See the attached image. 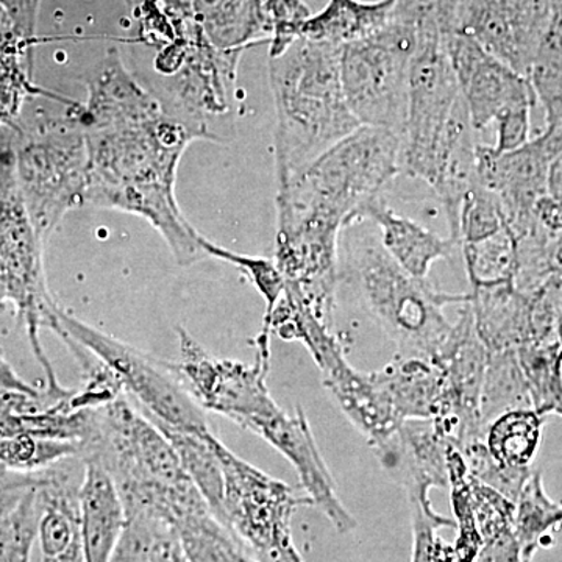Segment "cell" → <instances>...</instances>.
Masks as SVG:
<instances>
[{"mask_svg":"<svg viewBox=\"0 0 562 562\" xmlns=\"http://www.w3.org/2000/svg\"><path fill=\"white\" fill-rule=\"evenodd\" d=\"M87 91L80 109L90 160L87 205L149 221L180 266L209 258L176 195L181 157L194 140L211 139L209 133L147 90L116 49L88 72Z\"/></svg>","mask_w":562,"mask_h":562,"instance_id":"obj_1","label":"cell"},{"mask_svg":"<svg viewBox=\"0 0 562 562\" xmlns=\"http://www.w3.org/2000/svg\"><path fill=\"white\" fill-rule=\"evenodd\" d=\"M83 458L109 473L127 517H147L176 531L184 517L210 508L165 435L122 394L95 412Z\"/></svg>","mask_w":562,"mask_h":562,"instance_id":"obj_2","label":"cell"},{"mask_svg":"<svg viewBox=\"0 0 562 562\" xmlns=\"http://www.w3.org/2000/svg\"><path fill=\"white\" fill-rule=\"evenodd\" d=\"M269 79L281 187L361 125L344 98L341 47L299 36L279 57L269 58Z\"/></svg>","mask_w":562,"mask_h":562,"instance_id":"obj_3","label":"cell"},{"mask_svg":"<svg viewBox=\"0 0 562 562\" xmlns=\"http://www.w3.org/2000/svg\"><path fill=\"white\" fill-rule=\"evenodd\" d=\"M402 136L361 125L279 187L277 220L349 228L402 173Z\"/></svg>","mask_w":562,"mask_h":562,"instance_id":"obj_4","label":"cell"},{"mask_svg":"<svg viewBox=\"0 0 562 562\" xmlns=\"http://www.w3.org/2000/svg\"><path fill=\"white\" fill-rule=\"evenodd\" d=\"M347 260L366 310L397 346V357L431 361L453 328L443 310L471 302V292L450 294L409 276L372 238L355 243Z\"/></svg>","mask_w":562,"mask_h":562,"instance_id":"obj_5","label":"cell"},{"mask_svg":"<svg viewBox=\"0 0 562 562\" xmlns=\"http://www.w3.org/2000/svg\"><path fill=\"white\" fill-rule=\"evenodd\" d=\"M44 244L25 209L11 151L0 157V314L13 306L46 375L44 392L58 401L70 391L58 382L40 338L43 328L52 330L60 310L47 286Z\"/></svg>","mask_w":562,"mask_h":562,"instance_id":"obj_6","label":"cell"},{"mask_svg":"<svg viewBox=\"0 0 562 562\" xmlns=\"http://www.w3.org/2000/svg\"><path fill=\"white\" fill-rule=\"evenodd\" d=\"M80 109L77 103L65 117L35 127L18 122L14 172L25 209L44 243L70 210L87 205L90 160Z\"/></svg>","mask_w":562,"mask_h":562,"instance_id":"obj_7","label":"cell"},{"mask_svg":"<svg viewBox=\"0 0 562 562\" xmlns=\"http://www.w3.org/2000/svg\"><path fill=\"white\" fill-rule=\"evenodd\" d=\"M68 346L79 344L120 382L124 394L161 432H209L205 409L184 386L176 366L106 335L65 310H58L52 330Z\"/></svg>","mask_w":562,"mask_h":562,"instance_id":"obj_8","label":"cell"},{"mask_svg":"<svg viewBox=\"0 0 562 562\" xmlns=\"http://www.w3.org/2000/svg\"><path fill=\"white\" fill-rule=\"evenodd\" d=\"M216 449L224 486L214 517L260 562H305L292 539L291 520L312 501L241 460L221 441Z\"/></svg>","mask_w":562,"mask_h":562,"instance_id":"obj_9","label":"cell"},{"mask_svg":"<svg viewBox=\"0 0 562 562\" xmlns=\"http://www.w3.org/2000/svg\"><path fill=\"white\" fill-rule=\"evenodd\" d=\"M471 120L446 50V40L417 41L409 68L402 172L430 183L447 144Z\"/></svg>","mask_w":562,"mask_h":562,"instance_id":"obj_10","label":"cell"},{"mask_svg":"<svg viewBox=\"0 0 562 562\" xmlns=\"http://www.w3.org/2000/svg\"><path fill=\"white\" fill-rule=\"evenodd\" d=\"M416 46V35L391 20L371 38L341 47L344 98L360 125L403 135Z\"/></svg>","mask_w":562,"mask_h":562,"instance_id":"obj_11","label":"cell"},{"mask_svg":"<svg viewBox=\"0 0 562 562\" xmlns=\"http://www.w3.org/2000/svg\"><path fill=\"white\" fill-rule=\"evenodd\" d=\"M431 361L439 369L442 382L441 403L431 420L458 450L483 441L482 395L487 353L476 333L469 302Z\"/></svg>","mask_w":562,"mask_h":562,"instance_id":"obj_12","label":"cell"},{"mask_svg":"<svg viewBox=\"0 0 562 562\" xmlns=\"http://www.w3.org/2000/svg\"><path fill=\"white\" fill-rule=\"evenodd\" d=\"M562 150V124L543 128L524 146L497 154L480 144L479 179L501 202L506 227L516 236L538 224L536 205L549 194L550 168Z\"/></svg>","mask_w":562,"mask_h":562,"instance_id":"obj_13","label":"cell"},{"mask_svg":"<svg viewBox=\"0 0 562 562\" xmlns=\"http://www.w3.org/2000/svg\"><path fill=\"white\" fill-rule=\"evenodd\" d=\"M554 11V0H458L457 33L527 79Z\"/></svg>","mask_w":562,"mask_h":562,"instance_id":"obj_14","label":"cell"},{"mask_svg":"<svg viewBox=\"0 0 562 562\" xmlns=\"http://www.w3.org/2000/svg\"><path fill=\"white\" fill-rule=\"evenodd\" d=\"M243 428L260 436L283 454L297 472L306 497L330 520L341 535L353 531L357 520L336 494V484L324 461L301 406L294 414L284 412L276 401L244 420Z\"/></svg>","mask_w":562,"mask_h":562,"instance_id":"obj_15","label":"cell"},{"mask_svg":"<svg viewBox=\"0 0 562 562\" xmlns=\"http://www.w3.org/2000/svg\"><path fill=\"white\" fill-rule=\"evenodd\" d=\"M446 50L476 132L513 111L535 105L530 81L484 50L471 36H447Z\"/></svg>","mask_w":562,"mask_h":562,"instance_id":"obj_16","label":"cell"},{"mask_svg":"<svg viewBox=\"0 0 562 562\" xmlns=\"http://www.w3.org/2000/svg\"><path fill=\"white\" fill-rule=\"evenodd\" d=\"M83 475V458H70L43 471L36 536L43 562H85L80 522Z\"/></svg>","mask_w":562,"mask_h":562,"instance_id":"obj_17","label":"cell"},{"mask_svg":"<svg viewBox=\"0 0 562 562\" xmlns=\"http://www.w3.org/2000/svg\"><path fill=\"white\" fill-rule=\"evenodd\" d=\"M449 446L431 419L405 420L383 468L397 476L408 498L428 501L432 487H449Z\"/></svg>","mask_w":562,"mask_h":562,"instance_id":"obj_18","label":"cell"},{"mask_svg":"<svg viewBox=\"0 0 562 562\" xmlns=\"http://www.w3.org/2000/svg\"><path fill=\"white\" fill-rule=\"evenodd\" d=\"M362 222H373L380 228V243L384 250L403 271L416 279H428L432 262L452 257L453 251L460 249L453 239L439 238L417 222L398 216L383 198L375 199L361 210L355 224Z\"/></svg>","mask_w":562,"mask_h":562,"instance_id":"obj_19","label":"cell"},{"mask_svg":"<svg viewBox=\"0 0 562 562\" xmlns=\"http://www.w3.org/2000/svg\"><path fill=\"white\" fill-rule=\"evenodd\" d=\"M83 461L80 522L85 562H110L125 527L124 506L102 465L91 458Z\"/></svg>","mask_w":562,"mask_h":562,"instance_id":"obj_20","label":"cell"},{"mask_svg":"<svg viewBox=\"0 0 562 562\" xmlns=\"http://www.w3.org/2000/svg\"><path fill=\"white\" fill-rule=\"evenodd\" d=\"M469 305L486 351L517 350L532 341L531 295L513 283L472 288Z\"/></svg>","mask_w":562,"mask_h":562,"instance_id":"obj_21","label":"cell"},{"mask_svg":"<svg viewBox=\"0 0 562 562\" xmlns=\"http://www.w3.org/2000/svg\"><path fill=\"white\" fill-rule=\"evenodd\" d=\"M262 5L265 0H184L181 20L198 25L217 49L244 52L269 41Z\"/></svg>","mask_w":562,"mask_h":562,"instance_id":"obj_22","label":"cell"},{"mask_svg":"<svg viewBox=\"0 0 562 562\" xmlns=\"http://www.w3.org/2000/svg\"><path fill=\"white\" fill-rule=\"evenodd\" d=\"M35 43L25 40L14 27L10 18L0 10V124L14 127L21 120L22 109L31 99H49L60 103H72L33 83V57Z\"/></svg>","mask_w":562,"mask_h":562,"instance_id":"obj_23","label":"cell"},{"mask_svg":"<svg viewBox=\"0 0 562 562\" xmlns=\"http://www.w3.org/2000/svg\"><path fill=\"white\" fill-rule=\"evenodd\" d=\"M373 375L402 422L432 419L438 414L442 382L435 362L395 355L390 364Z\"/></svg>","mask_w":562,"mask_h":562,"instance_id":"obj_24","label":"cell"},{"mask_svg":"<svg viewBox=\"0 0 562 562\" xmlns=\"http://www.w3.org/2000/svg\"><path fill=\"white\" fill-rule=\"evenodd\" d=\"M394 0H330L321 13L303 24L301 36L331 46H347L371 38L387 27Z\"/></svg>","mask_w":562,"mask_h":562,"instance_id":"obj_25","label":"cell"},{"mask_svg":"<svg viewBox=\"0 0 562 562\" xmlns=\"http://www.w3.org/2000/svg\"><path fill=\"white\" fill-rule=\"evenodd\" d=\"M176 535L190 562H260L210 508L181 519Z\"/></svg>","mask_w":562,"mask_h":562,"instance_id":"obj_26","label":"cell"},{"mask_svg":"<svg viewBox=\"0 0 562 562\" xmlns=\"http://www.w3.org/2000/svg\"><path fill=\"white\" fill-rule=\"evenodd\" d=\"M546 416L535 409H514L487 425L484 443L495 460L513 468H531L542 441Z\"/></svg>","mask_w":562,"mask_h":562,"instance_id":"obj_27","label":"cell"},{"mask_svg":"<svg viewBox=\"0 0 562 562\" xmlns=\"http://www.w3.org/2000/svg\"><path fill=\"white\" fill-rule=\"evenodd\" d=\"M482 395L483 435L487 425L514 409H532L530 391L516 350L486 351Z\"/></svg>","mask_w":562,"mask_h":562,"instance_id":"obj_28","label":"cell"},{"mask_svg":"<svg viewBox=\"0 0 562 562\" xmlns=\"http://www.w3.org/2000/svg\"><path fill=\"white\" fill-rule=\"evenodd\" d=\"M527 79L546 111V128L562 124V7L557 9L536 50Z\"/></svg>","mask_w":562,"mask_h":562,"instance_id":"obj_29","label":"cell"},{"mask_svg":"<svg viewBox=\"0 0 562 562\" xmlns=\"http://www.w3.org/2000/svg\"><path fill=\"white\" fill-rule=\"evenodd\" d=\"M517 360L527 380L532 409L562 417L560 364L562 342H527L516 350Z\"/></svg>","mask_w":562,"mask_h":562,"instance_id":"obj_30","label":"cell"},{"mask_svg":"<svg viewBox=\"0 0 562 562\" xmlns=\"http://www.w3.org/2000/svg\"><path fill=\"white\" fill-rule=\"evenodd\" d=\"M562 525V505L553 502L543 487L542 473L532 472L516 502L514 530L522 549L524 562H532L549 532Z\"/></svg>","mask_w":562,"mask_h":562,"instance_id":"obj_31","label":"cell"},{"mask_svg":"<svg viewBox=\"0 0 562 562\" xmlns=\"http://www.w3.org/2000/svg\"><path fill=\"white\" fill-rule=\"evenodd\" d=\"M460 249L472 288L514 284L517 266L516 241L506 224L490 238L464 244Z\"/></svg>","mask_w":562,"mask_h":562,"instance_id":"obj_32","label":"cell"},{"mask_svg":"<svg viewBox=\"0 0 562 562\" xmlns=\"http://www.w3.org/2000/svg\"><path fill=\"white\" fill-rule=\"evenodd\" d=\"M458 0H394L392 21L409 29L417 41L457 33Z\"/></svg>","mask_w":562,"mask_h":562,"instance_id":"obj_33","label":"cell"},{"mask_svg":"<svg viewBox=\"0 0 562 562\" xmlns=\"http://www.w3.org/2000/svg\"><path fill=\"white\" fill-rule=\"evenodd\" d=\"M412 509L413 553L412 562H458L453 543L439 536L442 528H454V520L447 519L432 509L430 501L408 498Z\"/></svg>","mask_w":562,"mask_h":562,"instance_id":"obj_34","label":"cell"},{"mask_svg":"<svg viewBox=\"0 0 562 562\" xmlns=\"http://www.w3.org/2000/svg\"><path fill=\"white\" fill-rule=\"evenodd\" d=\"M469 475L476 482L501 492L513 503L517 502L525 483L531 476V468H513L495 460L484 441L468 443L460 450Z\"/></svg>","mask_w":562,"mask_h":562,"instance_id":"obj_35","label":"cell"},{"mask_svg":"<svg viewBox=\"0 0 562 562\" xmlns=\"http://www.w3.org/2000/svg\"><path fill=\"white\" fill-rule=\"evenodd\" d=\"M201 243L206 257L217 258V260L235 266L250 280V283L257 288L261 297L265 299L266 313L262 321L269 319L273 310H276L277 303L283 297L284 288H286V283H284L283 276H281L279 268H277L276 261L268 260V258L235 254V251L216 246V244L206 239L205 236H202Z\"/></svg>","mask_w":562,"mask_h":562,"instance_id":"obj_36","label":"cell"},{"mask_svg":"<svg viewBox=\"0 0 562 562\" xmlns=\"http://www.w3.org/2000/svg\"><path fill=\"white\" fill-rule=\"evenodd\" d=\"M505 227L501 202L482 181L473 184L462 199L458 246L482 241Z\"/></svg>","mask_w":562,"mask_h":562,"instance_id":"obj_37","label":"cell"},{"mask_svg":"<svg viewBox=\"0 0 562 562\" xmlns=\"http://www.w3.org/2000/svg\"><path fill=\"white\" fill-rule=\"evenodd\" d=\"M38 487L25 497L5 522L0 524V562H31L33 543L38 536Z\"/></svg>","mask_w":562,"mask_h":562,"instance_id":"obj_38","label":"cell"},{"mask_svg":"<svg viewBox=\"0 0 562 562\" xmlns=\"http://www.w3.org/2000/svg\"><path fill=\"white\" fill-rule=\"evenodd\" d=\"M262 13L271 43L269 58L283 54L301 36L303 24L312 18V11L303 0H265Z\"/></svg>","mask_w":562,"mask_h":562,"instance_id":"obj_39","label":"cell"},{"mask_svg":"<svg viewBox=\"0 0 562 562\" xmlns=\"http://www.w3.org/2000/svg\"><path fill=\"white\" fill-rule=\"evenodd\" d=\"M166 530L172 528L147 517H127L110 562H150L155 542Z\"/></svg>","mask_w":562,"mask_h":562,"instance_id":"obj_40","label":"cell"},{"mask_svg":"<svg viewBox=\"0 0 562 562\" xmlns=\"http://www.w3.org/2000/svg\"><path fill=\"white\" fill-rule=\"evenodd\" d=\"M43 482V471L35 473L13 471L0 461V524L20 508L31 492Z\"/></svg>","mask_w":562,"mask_h":562,"instance_id":"obj_41","label":"cell"},{"mask_svg":"<svg viewBox=\"0 0 562 562\" xmlns=\"http://www.w3.org/2000/svg\"><path fill=\"white\" fill-rule=\"evenodd\" d=\"M475 562H524L522 549L514 525L483 535L482 547Z\"/></svg>","mask_w":562,"mask_h":562,"instance_id":"obj_42","label":"cell"},{"mask_svg":"<svg viewBox=\"0 0 562 562\" xmlns=\"http://www.w3.org/2000/svg\"><path fill=\"white\" fill-rule=\"evenodd\" d=\"M41 0H0V10L10 18L25 40L35 43Z\"/></svg>","mask_w":562,"mask_h":562,"instance_id":"obj_43","label":"cell"},{"mask_svg":"<svg viewBox=\"0 0 562 562\" xmlns=\"http://www.w3.org/2000/svg\"><path fill=\"white\" fill-rule=\"evenodd\" d=\"M150 562H190L176 531L166 530L158 536Z\"/></svg>","mask_w":562,"mask_h":562,"instance_id":"obj_44","label":"cell"},{"mask_svg":"<svg viewBox=\"0 0 562 562\" xmlns=\"http://www.w3.org/2000/svg\"><path fill=\"white\" fill-rule=\"evenodd\" d=\"M0 387H7V390H18L25 392H35V387L31 386V384L25 383L24 380L18 375V372L11 368L9 361L2 357L0 353Z\"/></svg>","mask_w":562,"mask_h":562,"instance_id":"obj_45","label":"cell"},{"mask_svg":"<svg viewBox=\"0 0 562 562\" xmlns=\"http://www.w3.org/2000/svg\"><path fill=\"white\" fill-rule=\"evenodd\" d=\"M549 194L562 202V150L554 158L552 168H550Z\"/></svg>","mask_w":562,"mask_h":562,"instance_id":"obj_46","label":"cell"},{"mask_svg":"<svg viewBox=\"0 0 562 562\" xmlns=\"http://www.w3.org/2000/svg\"><path fill=\"white\" fill-rule=\"evenodd\" d=\"M560 375H561V386H562V355H561V364H560Z\"/></svg>","mask_w":562,"mask_h":562,"instance_id":"obj_47","label":"cell"}]
</instances>
